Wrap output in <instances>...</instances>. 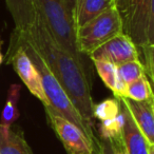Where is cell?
Masks as SVG:
<instances>
[{
  "instance_id": "8",
  "label": "cell",
  "mask_w": 154,
  "mask_h": 154,
  "mask_svg": "<svg viewBox=\"0 0 154 154\" xmlns=\"http://www.w3.org/2000/svg\"><path fill=\"white\" fill-rule=\"evenodd\" d=\"M89 58L92 61L106 60L119 66L125 62L139 60V53L130 37L125 33H119L94 50Z\"/></svg>"
},
{
  "instance_id": "3",
  "label": "cell",
  "mask_w": 154,
  "mask_h": 154,
  "mask_svg": "<svg viewBox=\"0 0 154 154\" xmlns=\"http://www.w3.org/2000/svg\"><path fill=\"white\" fill-rule=\"evenodd\" d=\"M11 41L17 43L18 45H21L23 48L26 54L30 56L33 63L37 68L41 77L43 91H45V96H47L48 101H49V107H51L54 111L60 114L62 117H64L69 122L74 124L76 127H78L91 140V143H93L97 153L100 154V141H99L98 137L94 133L93 128L91 126H89L84 120V118L82 117L79 112L77 111V109L74 107V105L71 101V99L69 98L66 91L60 86L58 80L56 79V77L51 72V70L47 66L45 60L41 58V56L37 53L36 50L28 41L21 38L15 32H14L13 36H12Z\"/></svg>"
},
{
  "instance_id": "10",
  "label": "cell",
  "mask_w": 154,
  "mask_h": 154,
  "mask_svg": "<svg viewBox=\"0 0 154 154\" xmlns=\"http://www.w3.org/2000/svg\"><path fill=\"white\" fill-rule=\"evenodd\" d=\"M119 101L120 112L124 115V127L122 133V141L127 154H149L150 146L147 139L140 132L138 127L133 120L128 109L119 97H116Z\"/></svg>"
},
{
  "instance_id": "15",
  "label": "cell",
  "mask_w": 154,
  "mask_h": 154,
  "mask_svg": "<svg viewBox=\"0 0 154 154\" xmlns=\"http://www.w3.org/2000/svg\"><path fill=\"white\" fill-rule=\"evenodd\" d=\"M20 85L13 84L10 86L8 91L7 101L3 107L2 113H1V120L0 125L5 127H12L14 122L19 118V111L17 109V103L20 97Z\"/></svg>"
},
{
  "instance_id": "19",
  "label": "cell",
  "mask_w": 154,
  "mask_h": 154,
  "mask_svg": "<svg viewBox=\"0 0 154 154\" xmlns=\"http://www.w3.org/2000/svg\"><path fill=\"white\" fill-rule=\"evenodd\" d=\"M120 113L119 101L116 97L107 98L98 103L93 105L92 115L93 118L100 120H108L116 117Z\"/></svg>"
},
{
  "instance_id": "22",
  "label": "cell",
  "mask_w": 154,
  "mask_h": 154,
  "mask_svg": "<svg viewBox=\"0 0 154 154\" xmlns=\"http://www.w3.org/2000/svg\"><path fill=\"white\" fill-rule=\"evenodd\" d=\"M66 2V5H68V7L70 8V10L72 11V13H73V11H74V8H75V5H76V1L77 0H64Z\"/></svg>"
},
{
  "instance_id": "1",
  "label": "cell",
  "mask_w": 154,
  "mask_h": 154,
  "mask_svg": "<svg viewBox=\"0 0 154 154\" xmlns=\"http://www.w3.org/2000/svg\"><path fill=\"white\" fill-rule=\"evenodd\" d=\"M15 33L36 50L84 120L93 128L91 78L82 64L54 40L38 13L28 30Z\"/></svg>"
},
{
  "instance_id": "14",
  "label": "cell",
  "mask_w": 154,
  "mask_h": 154,
  "mask_svg": "<svg viewBox=\"0 0 154 154\" xmlns=\"http://www.w3.org/2000/svg\"><path fill=\"white\" fill-rule=\"evenodd\" d=\"M143 75H146V72L140 60H133V61L125 62V63L117 66L118 82L114 96L124 97L127 86Z\"/></svg>"
},
{
  "instance_id": "12",
  "label": "cell",
  "mask_w": 154,
  "mask_h": 154,
  "mask_svg": "<svg viewBox=\"0 0 154 154\" xmlns=\"http://www.w3.org/2000/svg\"><path fill=\"white\" fill-rule=\"evenodd\" d=\"M114 5L116 0H77L73 11L75 28L82 26Z\"/></svg>"
},
{
  "instance_id": "17",
  "label": "cell",
  "mask_w": 154,
  "mask_h": 154,
  "mask_svg": "<svg viewBox=\"0 0 154 154\" xmlns=\"http://www.w3.org/2000/svg\"><path fill=\"white\" fill-rule=\"evenodd\" d=\"M124 115L120 112L116 117L112 119L103 120L98 125V134L100 139L105 140H119L122 139Z\"/></svg>"
},
{
  "instance_id": "20",
  "label": "cell",
  "mask_w": 154,
  "mask_h": 154,
  "mask_svg": "<svg viewBox=\"0 0 154 154\" xmlns=\"http://www.w3.org/2000/svg\"><path fill=\"white\" fill-rule=\"evenodd\" d=\"M99 141H100V154H114L113 145L111 140L99 139Z\"/></svg>"
},
{
  "instance_id": "6",
  "label": "cell",
  "mask_w": 154,
  "mask_h": 154,
  "mask_svg": "<svg viewBox=\"0 0 154 154\" xmlns=\"http://www.w3.org/2000/svg\"><path fill=\"white\" fill-rule=\"evenodd\" d=\"M45 111L50 126L62 143L66 154H98L91 140L78 127L49 106H45Z\"/></svg>"
},
{
  "instance_id": "11",
  "label": "cell",
  "mask_w": 154,
  "mask_h": 154,
  "mask_svg": "<svg viewBox=\"0 0 154 154\" xmlns=\"http://www.w3.org/2000/svg\"><path fill=\"white\" fill-rule=\"evenodd\" d=\"M0 154H34L22 129L18 126L0 125Z\"/></svg>"
},
{
  "instance_id": "18",
  "label": "cell",
  "mask_w": 154,
  "mask_h": 154,
  "mask_svg": "<svg viewBox=\"0 0 154 154\" xmlns=\"http://www.w3.org/2000/svg\"><path fill=\"white\" fill-rule=\"evenodd\" d=\"M94 66L98 73L99 77L103 82V84L113 92V94L116 92L117 89V66L114 63L106 60H94L93 61Z\"/></svg>"
},
{
  "instance_id": "7",
  "label": "cell",
  "mask_w": 154,
  "mask_h": 154,
  "mask_svg": "<svg viewBox=\"0 0 154 154\" xmlns=\"http://www.w3.org/2000/svg\"><path fill=\"white\" fill-rule=\"evenodd\" d=\"M7 57V63H12L15 72L31 94L38 98L42 103L43 107L49 106V101L42 88L40 74L23 48L11 41Z\"/></svg>"
},
{
  "instance_id": "13",
  "label": "cell",
  "mask_w": 154,
  "mask_h": 154,
  "mask_svg": "<svg viewBox=\"0 0 154 154\" xmlns=\"http://www.w3.org/2000/svg\"><path fill=\"white\" fill-rule=\"evenodd\" d=\"M15 23V31L23 32L35 20V9L32 0H5Z\"/></svg>"
},
{
  "instance_id": "4",
  "label": "cell",
  "mask_w": 154,
  "mask_h": 154,
  "mask_svg": "<svg viewBox=\"0 0 154 154\" xmlns=\"http://www.w3.org/2000/svg\"><path fill=\"white\" fill-rule=\"evenodd\" d=\"M35 12L40 15L54 40L82 64L91 78V69L85 55L79 53L76 42L73 13L64 0H32Z\"/></svg>"
},
{
  "instance_id": "21",
  "label": "cell",
  "mask_w": 154,
  "mask_h": 154,
  "mask_svg": "<svg viewBox=\"0 0 154 154\" xmlns=\"http://www.w3.org/2000/svg\"><path fill=\"white\" fill-rule=\"evenodd\" d=\"M111 143L113 145L114 154H127L124 145H122V139H119V140H113V141L111 140Z\"/></svg>"
},
{
  "instance_id": "9",
  "label": "cell",
  "mask_w": 154,
  "mask_h": 154,
  "mask_svg": "<svg viewBox=\"0 0 154 154\" xmlns=\"http://www.w3.org/2000/svg\"><path fill=\"white\" fill-rule=\"evenodd\" d=\"M149 145L154 146V100L135 101L119 97Z\"/></svg>"
},
{
  "instance_id": "16",
  "label": "cell",
  "mask_w": 154,
  "mask_h": 154,
  "mask_svg": "<svg viewBox=\"0 0 154 154\" xmlns=\"http://www.w3.org/2000/svg\"><path fill=\"white\" fill-rule=\"evenodd\" d=\"M124 97L135 101L154 100L151 82L149 80V78L146 75H143L135 82L128 85L125 91Z\"/></svg>"
},
{
  "instance_id": "5",
  "label": "cell",
  "mask_w": 154,
  "mask_h": 154,
  "mask_svg": "<svg viewBox=\"0 0 154 154\" xmlns=\"http://www.w3.org/2000/svg\"><path fill=\"white\" fill-rule=\"evenodd\" d=\"M119 33H122V20L117 8L114 5L76 29L77 49L80 54L89 56Z\"/></svg>"
},
{
  "instance_id": "2",
  "label": "cell",
  "mask_w": 154,
  "mask_h": 154,
  "mask_svg": "<svg viewBox=\"0 0 154 154\" xmlns=\"http://www.w3.org/2000/svg\"><path fill=\"white\" fill-rule=\"evenodd\" d=\"M122 20V33L136 45L146 76L153 82L154 0H116Z\"/></svg>"
}]
</instances>
